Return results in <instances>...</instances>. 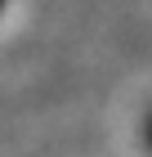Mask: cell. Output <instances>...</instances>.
<instances>
[{
    "mask_svg": "<svg viewBox=\"0 0 152 157\" xmlns=\"http://www.w3.org/2000/svg\"><path fill=\"white\" fill-rule=\"evenodd\" d=\"M148 148H152V112H148Z\"/></svg>",
    "mask_w": 152,
    "mask_h": 157,
    "instance_id": "6da1fadb",
    "label": "cell"
},
{
    "mask_svg": "<svg viewBox=\"0 0 152 157\" xmlns=\"http://www.w3.org/2000/svg\"><path fill=\"white\" fill-rule=\"evenodd\" d=\"M0 5H5V0H0Z\"/></svg>",
    "mask_w": 152,
    "mask_h": 157,
    "instance_id": "7a4b0ae2",
    "label": "cell"
}]
</instances>
